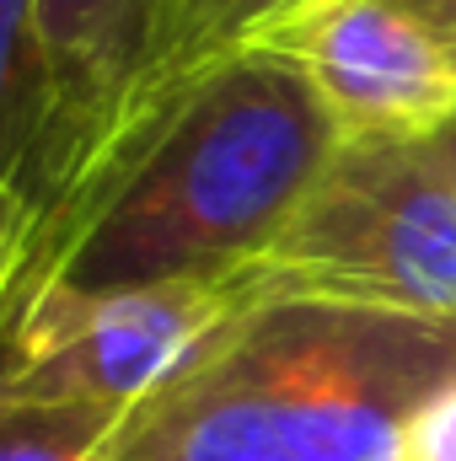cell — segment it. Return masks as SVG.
Masks as SVG:
<instances>
[{"mask_svg":"<svg viewBox=\"0 0 456 461\" xmlns=\"http://www.w3.org/2000/svg\"><path fill=\"white\" fill-rule=\"evenodd\" d=\"M451 386L456 317L242 285L97 461H403Z\"/></svg>","mask_w":456,"mask_h":461,"instance_id":"1","label":"cell"},{"mask_svg":"<svg viewBox=\"0 0 456 461\" xmlns=\"http://www.w3.org/2000/svg\"><path fill=\"white\" fill-rule=\"evenodd\" d=\"M343 123L279 54L205 76L114 172L38 221L16 285L129 290L236 279L290 226Z\"/></svg>","mask_w":456,"mask_h":461,"instance_id":"2","label":"cell"},{"mask_svg":"<svg viewBox=\"0 0 456 461\" xmlns=\"http://www.w3.org/2000/svg\"><path fill=\"white\" fill-rule=\"evenodd\" d=\"M252 290L456 317V194L430 134H343Z\"/></svg>","mask_w":456,"mask_h":461,"instance_id":"3","label":"cell"},{"mask_svg":"<svg viewBox=\"0 0 456 461\" xmlns=\"http://www.w3.org/2000/svg\"><path fill=\"white\" fill-rule=\"evenodd\" d=\"M236 301L242 274L129 290L11 285L0 306V397L123 419Z\"/></svg>","mask_w":456,"mask_h":461,"instance_id":"4","label":"cell"},{"mask_svg":"<svg viewBox=\"0 0 456 461\" xmlns=\"http://www.w3.org/2000/svg\"><path fill=\"white\" fill-rule=\"evenodd\" d=\"M263 49L323 92L343 134H435L456 118V0H312Z\"/></svg>","mask_w":456,"mask_h":461,"instance_id":"5","label":"cell"},{"mask_svg":"<svg viewBox=\"0 0 456 461\" xmlns=\"http://www.w3.org/2000/svg\"><path fill=\"white\" fill-rule=\"evenodd\" d=\"M54 70V145L43 172V215L76 199L118 145L145 86L161 0H38Z\"/></svg>","mask_w":456,"mask_h":461,"instance_id":"6","label":"cell"},{"mask_svg":"<svg viewBox=\"0 0 456 461\" xmlns=\"http://www.w3.org/2000/svg\"><path fill=\"white\" fill-rule=\"evenodd\" d=\"M312 0H161V27H156V54H150V70H145V86L134 97V113L123 123L118 145L108 150V161L97 167L114 172L118 161L172 113L205 76H215L221 65L263 49L279 27H290ZM92 177V183H97ZM87 183V188H92ZM81 188V194H87ZM76 194V199H81ZM70 204V199H65ZM59 204V210H65ZM49 221V215H43Z\"/></svg>","mask_w":456,"mask_h":461,"instance_id":"7","label":"cell"},{"mask_svg":"<svg viewBox=\"0 0 456 461\" xmlns=\"http://www.w3.org/2000/svg\"><path fill=\"white\" fill-rule=\"evenodd\" d=\"M54 145V70L43 49L38 0H0V183L27 188L43 210V172Z\"/></svg>","mask_w":456,"mask_h":461,"instance_id":"8","label":"cell"},{"mask_svg":"<svg viewBox=\"0 0 456 461\" xmlns=\"http://www.w3.org/2000/svg\"><path fill=\"white\" fill-rule=\"evenodd\" d=\"M118 413L0 397V461H97Z\"/></svg>","mask_w":456,"mask_h":461,"instance_id":"9","label":"cell"},{"mask_svg":"<svg viewBox=\"0 0 456 461\" xmlns=\"http://www.w3.org/2000/svg\"><path fill=\"white\" fill-rule=\"evenodd\" d=\"M32 230H38V204L27 199V188L16 183H0V306L16 285V268L32 247Z\"/></svg>","mask_w":456,"mask_h":461,"instance_id":"10","label":"cell"},{"mask_svg":"<svg viewBox=\"0 0 456 461\" xmlns=\"http://www.w3.org/2000/svg\"><path fill=\"white\" fill-rule=\"evenodd\" d=\"M403 461H456V386L414 424Z\"/></svg>","mask_w":456,"mask_h":461,"instance_id":"11","label":"cell"},{"mask_svg":"<svg viewBox=\"0 0 456 461\" xmlns=\"http://www.w3.org/2000/svg\"><path fill=\"white\" fill-rule=\"evenodd\" d=\"M430 140H435V156H441V167H446V177H451V194H456V118H446Z\"/></svg>","mask_w":456,"mask_h":461,"instance_id":"12","label":"cell"}]
</instances>
